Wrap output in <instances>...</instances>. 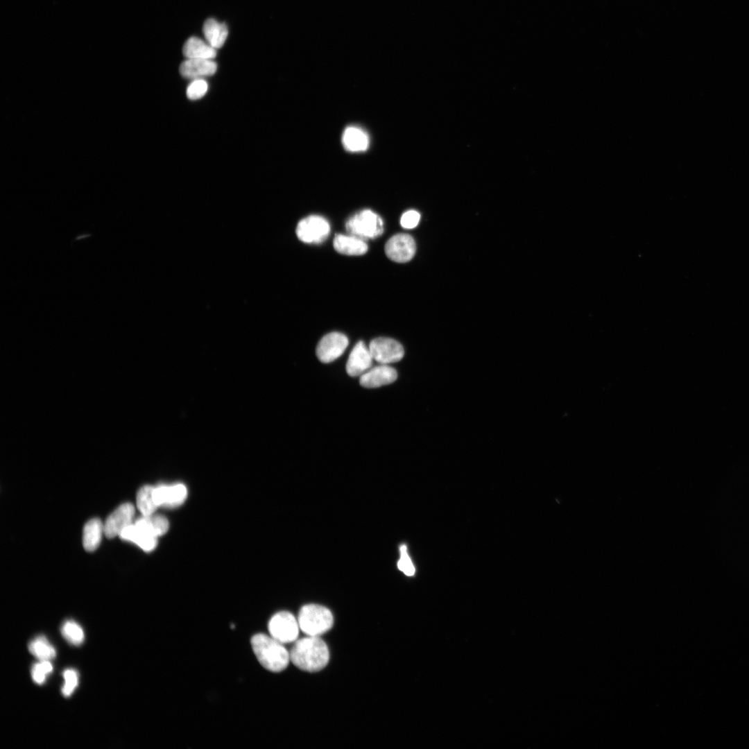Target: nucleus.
<instances>
[{
    "instance_id": "nucleus-13",
    "label": "nucleus",
    "mask_w": 749,
    "mask_h": 749,
    "mask_svg": "<svg viewBox=\"0 0 749 749\" xmlns=\"http://www.w3.org/2000/svg\"><path fill=\"white\" fill-rule=\"evenodd\" d=\"M187 496V488L182 483L155 487L154 497L158 506H176L182 504Z\"/></svg>"
},
{
    "instance_id": "nucleus-26",
    "label": "nucleus",
    "mask_w": 749,
    "mask_h": 749,
    "mask_svg": "<svg viewBox=\"0 0 749 749\" xmlns=\"http://www.w3.org/2000/svg\"><path fill=\"white\" fill-rule=\"evenodd\" d=\"M207 89L208 85L205 80L194 79L187 89V96L191 100H197L206 94Z\"/></svg>"
},
{
    "instance_id": "nucleus-7",
    "label": "nucleus",
    "mask_w": 749,
    "mask_h": 749,
    "mask_svg": "<svg viewBox=\"0 0 749 749\" xmlns=\"http://www.w3.org/2000/svg\"><path fill=\"white\" fill-rule=\"evenodd\" d=\"M368 347L374 361L380 364L397 362L404 354L403 346L390 338H376L370 341Z\"/></svg>"
},
{
    "instance_id": "nucleus-11",
    "label": "nucleus",
    "mask_w": 749,
    "mask_h": 749,
    "mask_svg": "<svg viewBox=\"0 0 749 749\" xmlns=\"http://www.w3.org/2000/svg\"><path fill=\"white\" fill-rule=\"evenodd\" d=\"M373 361L369 347L360 341L350 354L346 363L347 373L351 377L361 376L371 368Z\"/></svg>"
},
{
    "instance_id": "nucleus-9",
    "label": "nucleus",
    "mask_w": 749,
    "mask_h": 749,
    "mask_svg": "<svg viewBox=\"0 0 749 749\" xmlns=\"http://www.w3.org/2000/svg\"><path fill=\"white\" fill-rule=\"evenodd\" d=\"M416 250L413 238L407 234L399 233L390 237L385 245L387 257L393 261L404 263L410 261Z\"/></svg>"
},
{
    "instance_id": "nucleus-3",
    "label": "nucleus",
    "mask_w": 749,
    "mask_h": 749,
    "mask_svg": "<svg viewBox=\"0 0 749 749\" xmlns=\"http://www.w3.org/2000/svg\"><path fill=\"white\" fill-rule=\"evenodd\" d=\"M298 621L300 630L307 635L320 637L332 628L334 617L327 608L308 604L300 609Z\"/></svg>"
},
{
    "instance_id": "nucleus-21",
    "label": "nucleus",
    "mask_w": 749,
    "mask_h": 749,
    "mask_svg": "<svg viewBox=\"0 0 749 749\" xmlns=\"http://www.w3.org/2000/svg\"><path fill=\"white\" fill-rule=\"evenodd\" d=\"M134 523L148 533L156 537L165 534L169 528V524L167 519L160 515L153 514L148 516H142L137 519Z\"/></svg>"
},
{
    "instance_id": "nucleus-4",
    "label": "nucleus",
    "mask_w": 749,
    "mask_h": 749,
    "mask_svg": "<svg viewBox=\"0 0 749 749\" xmlns=\"http://www.w3.org/2000/svg\"><path fill=\"white\" fill-rule=\"evenodd\" d=\"M351 235L362 239H374L384 232L381 218L370 209H363L350 218L345 224Z\"/></svg>"
},
{
    "instance_id": "nucleus-15",
    "label": "nucleus",
    "mask_w": 749,
    "mask_h": 749,
    "mask_svg": "<svg viewBox=\"0 0 749 749\" xmlns=\"http://www.w3.org/2000/svg\"><path fill=\"white\" fill-rule=\"evenodd\" d=\"M126 541L136 544L144 551L150 552L157 546V537L148 533L135 523L127 526L119 535Z\"/></svg>"
},
{
    "instance_id": "nucleus-29",
    "label": "nucleus",
    "mask_w": 749,
    "mask_h": 749,
    "mask_svg": "<svg viewBox=\"0 0 749 749\" xmlns=\"http://www.w3.org/2000/svg\"><path fill=\"white\" fill-rule=\"evenodd\" d=\"M420 218V215L417 211L408 210L402 214L400 224L404 228L412 229L417 225Z\"/></svg>"
},
{
    "instance_id": "nucleus-27",
    "label": "nucleus",
    "mask_w": 749,
    "mask_h": 749,
    "mask_svg": "<svg viewBox=\"0 0 749 749\" xmlns=\"http://www.w3.org/2000/svg\"><path fill=\"white\" fill-rule=\"evenodd\" d=\"M63 677L65 681L62 688V693L64 696L69 697L78 685V672L74 669H68L63 672Z\"/></svg>"
},
{
    "instance_id": "nucleus-23",
    "label": "nucleus",
    "mask_w": 749,
    "mask_h": 749,
    "mask_svg": "<svg viewBox=\"0 0 749 749\" xmlns=\"http://www.w3.org/2000/svg\"><path fill=\"white\" fill-rule=\"evenodd\" d=\"M30 653L40 661L51 660L55 657V650L44 635H39L28 644Z\"/></svg>"
},
{
    "instance_id": "nucleus-5",
    "label": "nucleus",
    "mask_w": 749,
    "mask_h": 749,
    "mask_svg": "<svg viewBox=\"0 0 749 749\" xmlns=\"http://www.w3.org/2000/svg\"><path fill=\"white\" fill-rule=\"evenodd\" d=\"M300 629L298 619L286 611L276 613L268 622L270 635L282 644L295 642Z\"/></svg>"
},
{
    "instance_id": "nucleus-18",
    "label": "nucleus",
    "mask_w": 749,
    "mask_h": 749,
    "mask_svg": "<svg viewBox=\"0 0 749 749\" xmlns=\"http://www.w3.org/2000/svg\"><path fill=\"white\" fill-rule=\"evenodd\" d=\"M344 148L350 152H362L369 146V137L362 128L356 126L346 128L342 135Z\"/></svg>"
},
{
    "instance_id": "nucleus-14",
    "label": "nucleus",
    "mask_w": 749,
    "mask_h": 749,
    "mask_svg": "<svg viewBox=\"0 0 749 749\" xmlns=\"http://www.w3.org/2000/svg\"><path fill=\"white\" fill-rule=\"evenodd\" d=\"M216 69V62L209 59H187L180 66L183 77L193 79L212 76Z\"/></svg>"
},
{
    "instance_id": "nucleus-17",
    "label": "nucleus",
    "mask_w": 749,
    "mask_h": 749,
    "mask_svg": "<svg viewBox=\"0 0 749 749\" xmlns=\"http://www.w3.org/2000/svg\"><path fill=\"white\" fill-rule=\"evenodd\" d=\"M216 49L197 37H189L184 43L182 53L187 59H209L216 55Z\"/></svg>"
},
{
    "instance_id": "nucleus-2",
    "label": "nucleus",
    "mask_w": 749,
    "mask_h": 749,
    "mask_svg": "<svg viewBox=\"0 0 749 749\" xmlns=\"http://www.w3.org/2000/svg\"><path fill=\"white\" fill-rule=\"evenodd\" d=\"M250 642L257 659L266 669L280 672L287 667L291 661L290 653L284 644L262 633L255 635Z\"/></svg>"
},
{
    "instance_id": "nucleus-16",
    "label": "nucleus",
    "mask_w": 749,
    "mask_h": 749,
    "mask_svg": "<svg viewBox=\"0 0 749 749\" xmlns=\"http://www.w3.org/2000/svg\"><path fill=\"white\" fill-rule=\"evenodd\" d=\"M334 248L338 252L346 255H361L368 250L365 241L353 235L336 234Z\"/></svg>"
},
{
    "instance_id": "nucleus-28",
    "label": "nucleus",
    "mask_w": 749,
    "mask_h": 749,
    "mask_svg": "<svg viewBox=\"0 0 749 749\" xmlns=\"http://www.w3.org/2000/svg\"><path fill=\"white\" fill-rule=\"evenodd\" d=\"M397 567L409 576H413L415 573V568L408 555L406 545L400 546V558L397 562Z\"/></svg>"
},
{
    "instance_id": "nucleus-12",
    "label": "nucleus",
    "mask_w": 749,
    "mask_h": 749,
    "mask_svg": "<svg viewBox=\"0 0 749 749\" xmlns=\"http://www.w3.org/2000/svg\"><path fill=\"white\" fill-rule=\"evenodd\" d=\"M397 378L396 370L390 366L381 364L369 369L360 376V385L364 388H374L394 382Z\"/></svg>"
},
{
    "instance_id": "nucleus-24",
    "label": "nucleus",
    "mask_w": 749,
    "mask_h": 749,
    "mask_svg": "<svg viewBox=\"0 0 749 749\" xmlns=\"http://www.w3.org/2000/svg\"><path fill=\"white\" fill-rule=\"evenodd\" d=\"M61 633L64 638L71 644L80 645L85 638V635L81 626L74 620L65 621L61 627Z\"/></svg>"
},
{
    "instance_id": "nucleus-19",
    "label": "nucleus",
    "mask_w": 749,
    "mask_h": 749,
    "mask_svg": "<svg viewBox=\"0 0 749 749\" xmlns=\"http://www.w3.org/2000/svg\"><path fill=\"white\" fill-rule=\"evenodd\" d=\"M203 31L206 42L217 49L225 43L228 31L224 23H220L213 18L208 19L204 23Z\"/></svg>"
},
{
    "instance_id": "nucleus-6",
    "label": "nucleus",
    "mask_w": 749,
    "mask_h": 749,
    "mask_svg": "<svg viewBox=\"0 0 749 749\" xmlns=\"http://www.w3.org/2000/svg\"><path fill=\"white\" fill-rule=\"evenodd\" d=\"M330 225L322 216L311 215L302 219L296 227L298 239L308 243H320L329 236Z\"/></svg>"
},
{
    "instance_id": "nucleus-20",
    "label": "nucleus",
    "mask_w": 749,
    "mask_h": 749,
    "mask_svg": "<svg viewBox=\"0 0 749 749\" xmlns=\"http://www.w3.org/2000/svg\"><path fill=\"white\" fill-rule=\"evenodd\" d=\"M104 533V524L98 518L89 520L85 525L83 534V544L87 551H95L99 546Z\"/></svg>"
},
{
    "instance_id": "nucleus-8",
    "label": "nucleus",
    "mask_w": 749,
    "mask_h": 749,
    "mask_svg": "<svg viewBox=\"0 0 749 749\" xmlns=\"http://www.w3.org/2000/svg\"><path fill=\"white\" fill-rule=\"evenodd\" d=\"M347 337L340 332H331L324 336L316 347V355L322 363L334 361L341 356L348 345Z\"/></svg>"
},
{
    "instance_id": "nucleus-10",
    "label": "nucleus",
    "mask_w": 749,
    "mask_h": 749,
    "mask_svg": "<svg viewBox=\"0 0 749 749\" xmlns=\"http://www.w3.org/2000/svg\"><path fill=\"white\" fill-rule=\"evenodd\" d=\"M135 515L134 506L124 503L116 508L107 518L104 524V534L107 538L119 536L121 533L132 524Z\"/></svg>"
},
{
    "instance_id": "nucleus-22",
    "label": "nucleus",
    "mask_w": 749,
    "mask_h": 749,
    "mask_svg": "<svg viewBox=\"0 0 749 749\" xmlns=\"http://www.w3.org/2000/svg\"><path fill=\"white\" fill-rule=\"evenodd\" d=\"M155 487L152 485H144L137 494V506L142 516H148L154 514L159 507L154 497Z\"/></svg>"
},
{
    "instance_id": "nucleus-1",
    "label": "nucleus",
    "mask_w": 749,
    "mask_h": 749,
    "mask_svg": "<svg viewBox=\"0 0 749 749\" xmlns=\"http://www.w3.org/2000/svg\"><path fill=\"white\" fill-rule=\"evenodd\" d=\"M290 660L298 668L309 672L322 669L329 660L326 643L316 636L297 639L290 651Z\"/></svg>"
},
{
    "instance_id": "nucleus-25",
    "label": "nucleus",
    "mask_w": 749,
    "mask_h": 749,
    "mask_svg": "<svg viewBox=\"0 0 749 749\" xmlns=\"http://www.w3.org/2000/svg\"><path fill=\"white\" fill-rule=\"evenodd\" d=\"M53 670V666L49 660L40 661L33 665L31 669V675L33 681L41 685L44 683L46 680V677Z\"/></svg>"
}]
</instances>
